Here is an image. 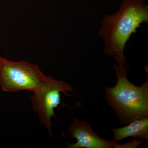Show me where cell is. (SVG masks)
<instances>
[{
  "label": "cell",
  "mask_w": 148,
  "mask_h": 148,
  "mask_svg": "<svg viewBox=\"0 0 148 148\" xmlns=\"http://www.w3.org/2000/svg\"><path fill=\"white\" fill-rule=\"evenodd\" d=\"M148 22V7L144 0H123L120 8L103 18L99 34L103 38L104 51L118 65L126 63L125 45L141 24Z\"/></svg>",
  "instance_id": "1"
},
{
  "label": "cell",
  "mask_w": 148,
  "mask_h": 148,
  "mask_svg": "<svg viewBox=\"0 0 148 148\" xmlns=\"http://www.w3.org/2000/svg\"><path fill=\"white\" fill-rule=\"evenodd\" d=\"M129 64H114L117 78L112 87H105L106 98L122 124L148 116V80L141 86L132 83L127 77Z\"/></svg>",
  "instance_id": "2"
},
{
  "label": "cell",
  "mask_w": 148,
  "mask_h": 148,
  "mask_svg": "<svg viewBox=\"0 0 148 148\" xmlns=\"http://www.w3.org/2000/svg\"><path fill=\"white\" fill-rule=\"evenodd\" d=\"M46 77L35 64L26 61H9L0 56V86L3 91L34 92Z\"/></svg>",
  "instance_id": "3"
},
{
  "label": "cell",
  "mask_w": 148,
  "mask_h": 148,
  "mask_svg": "<svg viewBox=\"0 0 148 148\" xmlns=\"http://www.w3.org/2000/svg\"><path fill=\"white\" fill-rule=\"evenodd\" d=\"M74 91L73 87L62 81L47 77L41 85L33 92L31 99L33 110L38 115L41 123L45 126L51 137L52 117H56L54 109L61 105V93L70 96L69 92Z\"/></svg>",
  "instance_id": "4"
},
{
  "label": "cell",
  "mask_w": 148,
  "mask_h": 148,
  "mask_svg": "<svg viewBox=\"0 0 148 148\" xmlns=\"http://www.w3.org/2000/svg\"><path fill=\"white\" fill-rule=\"evenodd\" d=\"M70 137L75 138L77 143L68 144V148H111L115 143L99 137L94 132L89 123L74 118L69 126Z\"/></svg>",
  "instance_id": "5"
},
{
  "label": "cell",
  "mask_w": 148,
  "mask_h": 148,
  "mask_svg": "<svg viewBox=\"0 0 148 148\" xmlns=\"http://www.w3.org/2000/svg\"><path fill=\"white\" fill-rule=\"evenodd\" d=\"M123 127H112L114 138L112 141L117 143L125 138L132 137L148 141V116L137 119Z\"/></svg>",
  "instance_id": "6"
},
{
  "label": "cell",
  "mask_w": 148,
  "mask_h": 148,
  "mask_svg": "<svg viewBox=\"0 0 148 148\" xmlns=\"http://www.w3.org/2000/svg\"><path fill=\"white\" fill-rule=\"evenodd\" d=\"M145 143L144 140H137L134 139L132 141L123 144H118L115 143L113 147L114 148H135L143 145Z\"/></svg>",
  "instance_id": "7"
}]
</instances>
